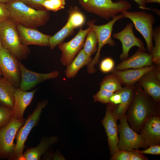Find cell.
Segmentation results:
<instances>
[{"label": "cell", "instance_id": "6da1fadb", "mask_svg": "<svg viewBox=\"0 0 160 160\" xmlns=\"http://www.w3.org/2000/svg\"><path fill=\"white\" fill-rule=\"evenodd\" d=\"M126 114L131 127L139 132L147 119L154 116H160V103L146 94L137 82L135 85L133 97Z\"/></svg>", "mask_w": 160, "mask_h": 160}, {"label": "cell", "instance_id": "ffe728a7", "mask_svg": "<svg viewBox=\"0 0 160 160\" xmlns=\"http://www.w3.org/2000/svg\"><path fill=\"white\" fill-rule=\"evenodd\" d=\"M155 65L139 69H127L122 71L114 69L112 73L116 75L125 86L134 85L145 74L152 71Z\"/></svg>", "mask_w": 160, "mask_h": 160}, {"label": "cell", "instance_id": "8992f818", "mask_svg": "<svg viewBox=\"0 0 160 160\" xmlns=\"http://www.w3.org/2000/svg\"><path fill=\"white\" fill-rule=\"evenodd\" d=\"M124 17L123 14L121 13L114 16L111 20L104 25H95L94 24L95 20L88 23L95 34L98 44L97 53L95 57L87 65V72L89 74H92L96 71L95 66L99 62L100 51L103 47L107 44L111 47H114L116 45L115 41L112 37L113 26L117 21Z\"/></svg>", "mask_w": 160, "mask_h": 160}, {"label": "cell", "instance_id": "ab89813d", "mask_svg": "<svg viewBox=\"0 0 160 160\" xmlns=\"http://www.w3.org/2000/svg\"><path fill=\"white\" fill-rule=\"evenodd\" d=\"M160 65H155L152 71L155 76L160 80Z\"/></svg>", "mask_w": 160, "mask_h": 160}, {"label": "cell", "instance_id": "4fadbf2b", "mask_svg": "<svg viewBox=\"0 0 160 160\" xmlns=\"http://www.w3.org/2000/svg\"><path fill=\"white\" fill-rule=\"evenodd\" d=\"M21 83L19 88L24 91H28L39 83L47 80L57 78L59 72L55 71L48 73H41L32 71L25 67L20 62Z\"/></svg>", "mask_w": 160, "mask_h": 160}, {"label": "cell", "instance_id": "d590c367", "mask_svg": "<svg viewBox=\"0 0 160 160\" xmlns=\"http://www.w3.org/2000/svg\"><path fill=\"white\" fill-rule=\"evenodd\" d=\"M145 150L137 151L143 154H148L154 155H160V145H155L150 146Z\"/></svg>", "mask_w": 160, "mask_h": 160}, {"label": "cell", "instance_id": "60d3db41", "mask_svg": "<svg viewBox=\"0 0 160 160\" xmlns=\"http://www.w3.org/2000/svg\"><path fill=\"white\" fill-rule=\"evenodd\" d=\"M139 6V7L142 9L145 8L146 4L144 2V0H134Z\"/></svg>", "mask_w": 160, "mask_h": 160}, {"label": "cell", "instance_id": "f546056e", "mask_svg": "<svg viewBox=\"0 0 160 160\" xmlns=\"http://www.w3.org/2000/svg\"><path fill=\"white\" fill-rule=\"evenodd\" d=\"M65 4V0H46L42 6L48 11L56 12L64 9Z\"/></svg>", "mask_w": 160, "mask_h": 160}, {"label": "cell", "instance_id": "e0dca14e", "mask_svg": "<svg viewBox=\"0 0 160 160\" xmlns=\"http://www.w3.org/2000/svg\"><path fill=\"white\" fill-rule=\"evenodd\" d=\"M153 63L151 54L138 48L133 55L118 64L114 69L122 71L130 68L139 69L152 65Z\"/></svg>", "mask_w": 160, "mask_h": 160}, {"label": "cell", "instance_id": "8d00e7d4", "mask_svg": "<svg viewBox=\"0 0 160 160\" xmlns=\"http://www.w3.org/2000/svg\"><path fill=\"white\" fill-rule=\"evenodd\" d=\"M10 18L9 12L6 7L5 4L0 3V24Z\"/></svg>", "mask_w": 160, "mask_h": 160}, {"label": "cell", "instance_id": "ba28073f", "mask_svg": "<svg viewBox=\"0 0 160 160\" xmlns=\"http://www.w3.org/2000/svg\"><path fill=\"white\" fill-rule=\"evenodd\" d=\"M119 120L120 124H117L119 134V150L129 151L138 150L140 148L146 149L148 147L142 136L129 126L126 114Z\"/></svg>", "mask_w": 160, "mask_h": 160}, {"label": "cell", "instance_id": "7c38bea8", "mask_svg": "<svg viewBox=\"0 0 160 160\" xmlns=\"http://www.w3.org/2000/svg\"><path fill=\"white\" fill-rule=\"evenodd\" d=\"M133 26V24L132 23H129L123 30L114 33L112 35L113 38L119 40L122 44V52L119 58L122 60L128 58L129 52L134 46H137L140 49L146 52L143 41L135 36Z\"/></svg>", "mask_w": 160, "mask_h": 160}, {"label": "cell", "instance_id": "44dd1931", "mask_svg": "<svg viewBox=\"0 0 160 160\" xmlns=\"http://www.w3.org/2000/svg\"><path fill=\"white\" fill-rule=\"evenodd\" d=\"M135 85L125 86L119 90L121 95L120 103L112 107H110L113 115L117 120H119L126 113L132 100L134 93Z\"/></svg>", "mask_w": 160, "mask_h": 160}, {"label": "cell", "instance_id": "ee69618b", "mask_svg": "<svg viewBox=\"0 0 160 160\" xmlns=\"http://www.w3.org/2000/svg\"><path fill=\"white\" fill-rule=\"evenodd\" d=\"M2 47H3V46H2L0 36V50H1V49Z\"/></svg>", "mask_w": 160, "mask_h": 160}, {"label": "cell", "instance_id": "e575fe53", "mask_svg": "<svg viewBox=\"0 0 160 160\" xmlns=\"http://www.w3.org/2000/svg\"><path fill=\"white\" fill-rule=\"evenodd\" d=\"M27 5L36 9H44L42 3L46 0H21Z\"/></svg>", "mask_w": 160, "mask_h": 160}, {"label": "cell", "instance_id": "d4e9b609", "mask_svg": "<svg viewBox=\"0 0 160 160\" xmlns=\"http://www.w3.org/2000/svg\"><path fill=\"white\" fill-rule=\"evenodd\" d=\"M122 84L118 77L112 73L103 79L100 84V89H104L114 93L122 88Z\"/></svg>", "mask_w": 160, "mask_h": 160}, {"label": "cell", "instance_id": "4dcf8cb0", "mask_svg": "<svg viewBox=\"0 0 160 160\" xmlns=\"http://www.w3.org/2000/svg\"><path fill=\"white\" fill-rule=\"evenodd\" d=\"M13 118L12 109L0 105V129L8 124Z\"/></svg>", "mask_w": 160, "mask_h": 160}, {"label": "cell", "instance_id": "836d02e7", "mask_svg": "<svg viewBox=\"0 0 160 160\" xmlns=\"http://www.w3.org/2000/svg\"><path fill=\"white\" fill-rule=\"evenodd\" d=\"M111 160H130L129 151L119 150L115 152L110 158Z\"/></svg>", "mask_w": 160, "mask_h": 160}, {"label": "cell", "instance_id": "f1b7e54d", "mask_svg": "<svg viewBox=\"0 0 160 160\" xmlns=\"http://www.w3.org/2000/svg\"><path fill=\"white\" fill-rule=\"evenodd\" d=\"M155 43V46L152 48L151 54L153 63L160 65V28L158 26L153 30V36Z\"/></svg>", "mask_w": 160, "mask_h": 160}, {"label": "cell", "instance_id": "7a4b0ae2", "mask_svg": "<svg viewBox=\"0 0 160 160\" xmlns=\"http://www.w3.org/2000/svg\"><path fill=\"white\" fill-rule=\"evenodd\" d=\"M11 18L16 23L26 27L36 29L49 20V15L47 9H36L21 0H11L5 3Z\"/></svg>", "mask_w": 160, "mask_h": 160}, {"label": "cell", "instance_id": "5bb4252c", "mask_svg": "<svg viewBox=\"0 0 160 160\" xmlns=\"http://www.w3.org/2000/svg\"><path fill=\"white\" fill-rule=\"evenodd\" d=\"M107 104L105 115L101 122L107 136L108 148L110 154L112 156L119 150L118 148L119 138L117 123V120L113 115L109 105Z\"/></svg>", "mask_w": 160, "mask_h": 160}, {"label": "cell", "instance_id": "5b68a950", "mask_svg": "<svg viewBox=\"0 0 160 160\" xmlns=\"http://www.w3.org/2000/svg\"><path fill=\"white\" fill-rule=\"evenodd\" d=\"M48 103L47 100L39 102L34 111L28 116L24 124L19 129L15 136L16 143L15 149L8 158V160H19L24 159L23 152L25 147V142L31 130L37 125L42 111Z\"/></svg>", "mask_w": 160, "mask_h": 160}, {"label": "cell", "instance_id": "4316f807", "mask_svg": "<svg viewBox=\"0 0 160 160\" xmlns=\"http://www.w3.org/2000/svg\"><path fill=\"white\" fill-rule=\"evenodd\" d=\"M68 12L69 17L66 23L69 26L75 29L84 25L85 18L78 7H70Z\"/></svg>", "mask_w": 160, "mask_h": 160}, {"label": "cell", "instance_id": "d6986e66", "mask_svg": "<svg viewBox=\"0 0 160 160\" xmlns=\"http://www.w3.org/2000/svg\"><path fill=\"white\" fill-rule=\"evenodd\" d=\"M137 82L146 94L160 103V80L155 76L152 71L143 75Z\"/></svg>", "mask_w": 160, "mask_h": 160}, {"label": "cell", "instance_id": "f6af8a7d", "mask_svg": "<svg viewBox=\"0 0 160 160\" xmlns=\"http://www.w3.org/2000/svg\"><path fill=\"white\" fill-rule=\"evenodd\" d=\"M2 75L1 73V71L0 70V79L1 78V76Z\"/></svg>", "mask_w": 160, "mask_h": 160}, {"label": "cell", "instance_id": "ac0fdd59", "mask_svg": "<svg viewBox=\"0 0 160 160\" xmlns=\"http://www.w3.org/2000/svg\"><path fill=\"white\" fill-rule=\"evenodd\" d=\"M37 89L28 92L23 90L19 87L15 88L14 104L12 109L13 118L17 119L23 118L25 111L30 104Z\"/></svg>", "mask_w": 160, "mask_h": 160}, {"label": "cell", "instance_id": "7bdbcfd3", "mask_svg": "<svg viewBox=\"0 0 160 160\" xmlns=\"http://www.w3.org/2000/svg\"><path fill=\"white\" fill-rule=\"evenodd\" d=\"M11 0H0V3H6Z\"/></svg>", "mask_w": 160, "mask_h": 160}, {"label": "cell", "instance_id": "2e32d148", "mask_svg": "<svg viewBox=\"0 0 160 160\" xmlns=\"http://www.w3.org/2000/svg\"><path fill=\"white\" fill-rule=\"evenodd\" d=\"M139 132L148 147L160 145V116H154L148 118Z\"/></svg>", "mask_w": 160, "mask_h": 160}, {"label": "cell", "instance_id": "74e56055", "mask_svg": "<svg viewBox=\"0 0 160 160\" xmlns=\"http://www.w3.org/2000/svg\"><path fill=\"white\" fill-rule=\"evenodd\" d=\"M130 156V160H148L149 159L145 156L142 153L136 149H132L129 151Z\"/></svg>", "mask_w": 160, "mask_h": 160}, {"label": "cell", "instance_id": "b9f144b4", "mask_svg": "<svg viewBox=\"0 0 160 160\" xmlns=\"http://www.w3.org/2000/svg\"><path fill=\"white\" fill-rule=\"evenodd\" d=\"M145 4L151 3H157L160 4V0H144Z\"/></svg>", "mask_w": 160, "mask_h": 160}, {"label": "cell", "instance_id": "277c9868", "mask_svg": "<svg viewBox=\"0 0 160 160\" xmlns=\"http://www.w3.org/2000/svg\"><path fill=\"white\" fill-rule=\"evenodd\" d=\"M81 7L86 11L109 20L119 13L127 11L131 7L128 1L120 0H78Z\"/></svg>", "mask_w": 160, "mask_h": 160}, {"label": "cell", "instance_id": "1f68e13d", "mask_svg": "<svg viewBox=\"0 0 160 160\" xmlns=\"http://www.w3.org/2000/svg\"><path fill=\"white\" fill-rule=\"evenodd\" d=\"M113 93L104 89H100L93 96L94 101L99 102L103 104L108 103L110 102V98Z\"/></svg>", "mask_w": 160, "mask_h": 160}, {"label": "cell", "instance_id": "7402d4cb", "mask_svg": "<svg viewBox=\"0 0 160 160\" xmlns=\"http://www.w3.org/2000/svg\"><path fill=\"white\" fill-rule=\"evenodd\" d=\"M58 141V137L56 136L42 137L37 146L28 148L26 150L23 154L24 160H40L41 156L47 152L49 148Z\"/></svg>", "mask_w": 160, "mask_h": 160}, {"label": "cell", "instance_id": "3957f363", "mask_svg": "<svg viewBox=\"0 0 160 160\" xmlns=\"http://www.w3.org/2000/svg\"><path fill=\"white\" fill-rule=\"evenodd\" d=\"M0 36L3 47L19 60L26 59L30 54V48L22 42L16 22L11 18L0 24Z\"/></svg>", "mask_w": 160, "mask_h": 160}, {"label": "cell", "instance_id": "9a60e30c", "mask_svg": "<svg viewBox=\"0 0 160 160\" xmlns=\"http://www.w3.org/2000/svg\"><path fill=\"white\" fill-rule=\"evenodd\" d=\"M16 25L23 44L27 46L30 45L49 46V39L51 36L44 34L36 28L26 27L17 23Z\"/></svg>", "mask_w": 160, "mask_h": 160}, {"label": "cell", "instance_id": "30bf717a", "mask_svg": "<svg viewBox=\"0 0 160 160\" xmlns=\"http://www.w3.org/2000/svg\"><path fill=\"white\" fill-rule=\"evenodd\" d=\"M0 70L3 77L15 87L21 83L20 61L3 47L0 50Z\"/></svg>", "mask_w": 160, "mask_h": 160}, {"label": "cell", "instance_id": "cb8c5ba5", "mask_svg": "<svg viewBox=\"0 0 160 160\" xmlns=\"http://www.w3.org/2000/svg\"><path fill=\"white\" fill-rule=\"evenodd\" d=\"M92 60V58L88 55L82 49H81L76 57L67 66L65 71L66 77L70 79L75 77L79 70L85 65H88Z\"/></svg>", "mask_w": 160, "mask_h": 160}, {"label": "cell", "instance_id": "484cf974", "mask_svg": "<svg viewBox=\"0 0 160 160\" xmlns=\"http://www.w3.org/2000/svg\"><path fill=\"white\" fill-rule=\"evenodd\" d=\"M74 29L66 23L61 29L49 38V47L50 49H53L59 44L63 42L66 37L73 33Z\"/></svg>", "mask_w": 160, "mask_h": 160}, {"label": "cell", "instance_id": "603a6c76", "mask_svg": "<svg viewBox=\"0 0 160 160\" xmlns=\"http://www.w3.org/2000/svg\"><path fill=\"white\" fill-rule=\"evenodd\" d=\"M15 88L4 77L0 79V105L12 109L14 104Z\"/></svg>", "mask_w": 160, "mask_h": 160}, {"label": "cell", "instance_id": "f35d334b", "mask_svg": "<svg viewBox=\"0 0 160 160\" xmlns=\"http://www.w3.org/2000/svg\"><path fill=\"white\" fill-rule=\"evenodd\" d=\"M121 95L119 91L114 93L110 98L109 104L112 107L119 104L120 102Z\"/></svg>", "mask_w": 160, "mask_h": 160}, {"label": "cell", "instance_id": "52a82bcc", "mask_svg": "<svg viewBox=\"0 0 160 160\" xmlns=\"http://www.w3.org/2000/svg\"><path fill=\"white\" fill-rule=\"evenodd\" d=\"M121 13L124 17L132 21L136 29L145 39L147 50L151 53L153 47V25L155 22L153 15L144 11L129 12L127 10L122 11Z\"/></svg>", "mask_w": 160, "mask_h": 160}, {"label": "cell", "instance_id": "d6a6232c", "mask_svg": "<svg viewBox=\"0 0 160 160\" xmlns=\"http://www.w3.org/2000/svg\"><path fill=\"white\" fill-rule=\"evenodd\" d=\"M115 62L113 59L107 57L103 60L99 65L100 71L103 73H107L111 72L114 69Z\"/></svg>", "mask_w": 160, "mask_h": 160}, {"label": "cell", "instance_id": "8fae6325", "mask_svg": "<svg viewBox=\"0 0 160 160\" xmlns=\"http://www.w3.org/2000/svg\"><path fill=\"white\" fill-rule=\"evenodd\" d=\"M89 27L85 30L81 28L76 36L71 40L66 42L60 43L58 48L62 52L60 61L65 66H67L71 62L77 53L83 47L85 38L88 32L91 29L89 24Z\"/></svg>", "mask_w": 160, "mask_h": 160}, {"label": "cell", "instance_id": "9c48e42d", "mask_svg": "<svg viewBox=\"0 0 160 160\" xmlns=\"http://www.w3.org/2000/svg\"><path fill=\"white\" fill-rule=\"evenodd\" d=\"M25 119L13 118L7 125L0 129V158L8 159L14 151V140L19 129L24 124Z\"/></svg>", "mask_w": 160, "mask_h": 160}, {"label": "cell", "instance_id": "83f0119b", "mask_svg": "<svg viewBox=\"0 0 160 160\" xmlns=\"http://www.w3.org/2000/svg\"><path fill=\"white\" fill-rule=\"evenodd\" d=\"M97 41L95 34L91 28L86 36L82 49L84 52L89 56H91L97 50Z\"/></svg>", "mask_w": 160, "mask_h": 160}]
</instances>
